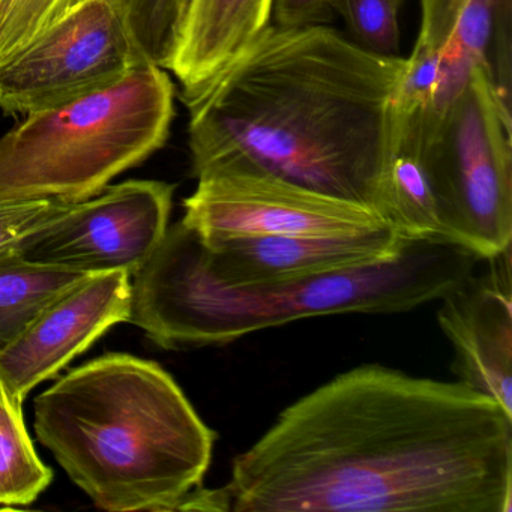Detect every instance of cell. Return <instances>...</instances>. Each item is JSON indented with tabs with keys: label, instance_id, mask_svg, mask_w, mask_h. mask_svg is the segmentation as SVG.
Segmentation results:
<instances>
[{
	"label": "cell",
	"instance_id": "6da1fadb",
	"mask_svg": "<svg viewBox=\"0 0 512 512\" xmlns=\"http://www.w3.org/2000/svg\"><path fill=\"white\" fill-rule=\"evenodd\" d=\"M221 490L235 512H511L512 415L458 380L361 365L286 407Z\"/></svg>",
	"mask_w": 512,
	"mask_h": 512
},
{
	"label": "cell",
	"instance_id": "7a4b0ae2",
	"mask_svg": "<svg viewBox=\"0 0 512 512\" xmlns=\"http://www.w3.org/2000/svg\"><path fill=\"white\" fill-rule=\"evenodd\" d=\"M403 71L401 56L376 55L329 26H269L182 101L193 175L268 173L355 203L386 223Z\"/></svg>",
	"mask_w": 512,
	"mask_h": 512
},
{
	"label": "cell",
	"instance_id": "3957f363",
	"mask_svg": "<svg viewBox=\"0 0 512 512\" xmlns=\"http://www.w3.org/2000/svg\"><path fill=\"white\" fill-rule=\"evenodd\" d=\"M479 262L451 242L416 239L397 256L353 268L262 286H226L203 265L196 233L178 221L131 277L128 322L166 350L226 346L310 317L415 310L440 301Z\"/></svg>",
	"mask_w": 512,
	"mask_h": 512
},
{
	"label": "cell",
	"instance_id": "277c9868",
	"mask_svg": "<svg viewBox=\"0 0 512 512\" xmlns=\"http://www.w3.org/2000/svg\"><path fill=\"white\" fill-rule=\"evenodd\" d=\"M34 428L97 508L175 511L202 487L217 434L157 362L107 353L35 398Z\"/></svg>",
	"mask_w": 512,
	"mask_h": 512
},
{
	"label": "cell",
	"instance_id": "5b68a950",
	"mask_svg": "<svg viewBox=\"0 0 512 512\" xmlns=\"http://www.w3.org/2000/svg\"><path fill=\"white\" fill-rule=\"evenodd\" d=\"M173 116L175 86L151 62L103 91L29 113L0 137V203L98 196L166 145Z\"/></svg>",
	"mask_w": 512,
	"mask_h": 512
},
{
	"label": "cell",
	"instance_id": "8992f818",
	"mask_svg": "<svg viewBox=\"0 0 512 512\" xmlns=\"http://www.w3.org/2000/svg\"><path fill=\"white\" fill-rule=\"evenodd\" d=\"M512 127L479 65L430 131L421 151L443 241L479 260L512 247Z\"/></svg>",
	"mask_w": 512,
	"mask_h": 512
},
{
	"label": "cell",
	"instance_id": "52a82bcc",
	"mask_svg": "<svg viewBox=\"0 0 512 512\" xmlns=\"http://www.w3.org/2000/svg\"><path fill=\"white\" fill-rule=\"evenodd\" d=\"M146 61L112 0H82L0 62L7 116L55 109L121 82Z\"/></svg>",
	"mask_w": 512,
	"mask_h": 512
},
{
	"label": "cell",
	"instance_id": "ba28073f",
	"mask_svg": "<svg viewBox=\"0 0 512 512\" xmlns=\"http://www.w3.org/2000/svg\"><path fill=\"white\" fill-rule=\"evenodd\" d=\"M175 185L127 181L70 205L17 244L19 256L38 265L83 274L143 268L169 229Z\"/></svg>",
	"mask_w": 512,
	"mask_h": 512
},
{
	"label": "cell",
	"instance_id": "9c48e42d",
	"mask_svg": "<svg viewBox=\"0 0 512 512\" xmlns=\"http://www.w3.org/2000/svg\"><path fill=\"white\" fill-rule=\"evenodd\" d=\"M182 223L202 241L236 236H334L389 226L374 212L268 173L215 169L197 176Z\"/></svg>",
	"mask_w": 512,
	"mask_h": 512
},
{
	"label": "cell",
	"instance_id": "30bf717a",
	"mask_svg": "<svg viewBox=\"0 0 512 512\" xmlns=\"http://www.w3.org/2000/svg\"><path fill=\"white\" fill-rule=\"evenodd\" d=\"M131 275H91L53 301L0 355V386L22 403L112 326L128 322Z\"/></svg>",
	"mask_w": 512,
	"mask_h": 512
},
{
	"label": "cell",
	"instance_id": "8fae6325",
	"mask_svg": "<svg viewBox=\"0 0 512 512\" xmlns=\"http://www.w3.org/2000/svg\"><path fill=\"white\" fill-rule=\"evenodd\" d=\"M512 247L482 260L440 299V328L454 349L458 382L496 401L512 415Z\"/></svg>",
	"mask_w": 512,
	"mask_h": 512
},
{
	"label": "cell",
	"instance_id": "7c38bea8",
	"mask_svg": "<svg viewBox=\"0 0 512 512\" xmlns=\"http://www.w3.org/2000/svg\"><path fill=\"white\" fill-rule=\"evenodd\" d=\"M199 238V236H197ZM410 239L391 226L334 236H236L202 241L199 251L212 277L247 287L299 280L397 256Z\"/></svg>",
	"mask_w": 512,
	"mask_h": 512
},
{
	"label": "cell",
	"instance_id": "4fadbf2b",
	"mask_svg": "<svg viewBox=\"0 0 512 512\" xmlns=\"http://www.w3.org/2000/svg\"><path fill=\"white\" fill-rule=\"evenodd\" d=\"M274 0H193L170 73L181 101L208 85L272 26Z\"/></svg>",
	"mask_w": 512,
	"mask_h": 512
},
{
	"label": "cell",
	"instance_id": "5bb4252c",
	"mask_svg": "<svg viewBox=\"0 0 512 512\" xmlns=\"http://www.w3.org/2000/svg\"><path fill=\"white\" fill-rule=\"evenodd\" d=\"M422 20L395 98L397 136L421 139L437 124L436 104L454 31L457 0H421Z\"/></svg>",
	"mask_w": 512,
	"mask_h": 512
},
{
	"label": "cell",
	"instance_id": "9a60e30c",
	"mask_svg": "<svg viewBox=\"0 0 512 512\" xmlns=\"http://www.w3.org/2000/svg\"><path fill=\"white\" fill-rule=\"evenodd\" d=\"M88 277L73 269L28 262L16 248L0 254V355L53 301Z\"/></svg>",
	"mask_w": 512,
	"mask_h": 512
},
{
	"label": "cell",
	"instance_id": "2e32d148",
	"mask_svg": "<svg viewBox=\"0 0 512 512\" xmlns=\"http://www.w3.org/2000/svg\"><path fill=\"white\" fill-rule=\"evenodd\" d=\"M386 223L410 241L442 239L427 166L421 151L406 143L394 146L389 164Z\"/></svg>",
	"mask_w": 512,
	"mask_h": 512
},
{
	"label": "cell",
	"instance_id": "e0dca14e",
	"mask_svg": "<svg viewBox=\"0 0 512 512\" xmlns=\"http://www.w3.org/2000/svg\"><path fill=\"white\" fill-rule=\"evenodd\" d=\"M22 406L0 386V509L31 505L53 481L32 445Z\"/></svg>",
	"mask_w": 512,
	"mask_h": 512
},
{
	"label": "cell",
	"instance_id": "ac0fdd59",
	"mask_svg": "<svg viewBox=\"0 0 512 512\" xmlns=\"http://www.w3.org/2000/svg\"><path fill=\"white\" fill-rule=\"evenodd\" d=\"M146 61L170 70L193 0H112Z\"/></svg>",
	"mask_w": 512,
	"mask_h": 512
},
{
	"label": "cell",
	"instance_id": "d6986e66",
	"mask_svg": "<svg viewBox=\"0 0 512 512\" xmlns=\"http://www.w3.org/2000/svg\"><path fill=\"white\" fill-rule=\"evenodd\" d=\"M404 0H331L358 44L380 56L400 55L398 14Z\"/></svg>",
	"mask_w": 512,
	"mask_h": 512
},
{
	"label": "cell",
	"instance_id": "ffe728a7",
	"mask_svg": "<svg viewBox=\"0 0 512 512\" xmlns=\"http://www.w3.org/2000/svg\"><path fill=\"white\" fill-rule=\"evenodd\" d=\"M82 0H0V62L31 43Z\"/></svg>",
	"mask_w": 512,
	"mask_h": 512
},
{
	"label": "cell",
	"instance_id": "44dd1931",
	"mask_svg": "<svg viewBox=\"0 0 512 512\" xmlns=\"http://www.w3.org/2000/svg\"><path fill=\"white\" fill-rule=\"evenodd\" d=\"M68 206L46 200L0 203V254L14 250L29 233L61 215Z\"/></svg>",
	"mask_w": 512,
	"mask_h": 512
},
{
	"label": "cell",
	"instance_id": "7402d4cb",
	"mask_svg": "<svg viewBox=\"0 0 512 512\" xmlns=\"http://www.w3.org/2000/svg\"><path fill=\"white\" fill-rule=\"evenodd\" d=\"M331 0H274L272 26L281 29L328 25L334 19Z\"/></svg>",
	"mask_w": 512,
	"mask_h": 512
}]
</instances>
